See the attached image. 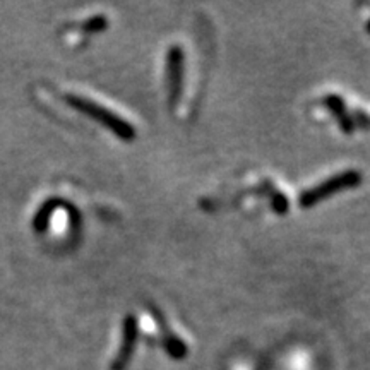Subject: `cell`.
Wrapping results in <instances>:
<instances>
[{
  "label": "cell",
  "mask_w": 370,
  "mask_h": 370,
  "mask_svg": "<svg viewBox=\"0 0 370 370\" xmlns=\"http://www.w3.org/2000/svg\"><path fill=\"white\" fill-rule=\"evenodd\" d=\"M135 341H137V322L134 315H127L124 319V336H122V345L117 353V358L111 363V370H124L131 360L134 352Z\"/></svg>",
  "instance_id": "cell-3"
},
{
  "label": "cell",
  "mask_w": 370,
  "mask_h": 370,
  "mask_svg": "<svg viewBox=\"0 0 370 370\" xmlns=\"http://www.w3.org/2000/svg\"><path fill=\"white\" fill-rule=\"evenodd\" d=\"M83 28L86 29V31H91V33L103 31V29L107 28V19L101 18V16H94V18H91L90 21L84 23Z\"/></svg>",
  "instance_id": "cell-7"
},
{
  "label": "cell",
  "mask_w": 370,
  "mask_h": 370,
  "mask_svg": "<svg viewBox=\"0 0 370 370\" xmlns=\"http://www.w3.org/2000/svg\"><path fill=\"white\" fill-rule=\"evenodd\" d=\"M324 103H326V107L332 111V115H334L336 120H338L341 131H345L346 134L353 132L355 124H353L352 117H349L348 111H346V107H345V103H343L341 98L336 96V94H329V96H326Z\"/></svg>",
  "instance_id": "cell-5"
},
{
  "label": "cell",
  "mask_w": 370,
  "mask_h": 370,
  "mask_svg": "<svg viewBox=\"0 0 370 370\" xmlns=\"http://www.w3.org/2000/svg\"><path fill=\"white\" fill-rule=\"evenodd\" d=\"M165 348L173 358H183L185 353H187V348H185V345L182 343V339L175 338V336L172 334H168L165 338Z\"/></svg>",
  "instance_id": "cell-6"
},
{
  "label": "cell",
  "mask_w": 370,
  "mask_h": 370,
  "mask_svg": "<svg viewBox=\"0 0 370 370\" xmlns=\"http://www.w3.org/2000/svg\"><path fill=\"white\" fill-rule=\"evenodd\" d=\"M360 182H362V175H360L358 172H355V170H346V172L338 173V175L324 180V182H321L319 185H315V187L305 191L304 194L300 196V199H298V202H300L302 208H312L314 204L321 202L322 199L331 198L336 192L345 191V189L355 187Z\"/></svg>",
  "instance_id": "cell-2"
},
{
  "label": "cell",
  "mask_w": 370,
  "mask_h": 370,
  "mask_svg": "<svg viewBox=\"0 0 370 370\" xmlns=\"http://www.w3.org/2000/svg\"><path fill=\"white\" fill-rule=\"evenodd\" d=\"M166 66H168L170 101L175 103L176 98L180 96V91H182V76H183V52L180 47H172V49H170Z\"/></svg>",
  "instance_id": "cell-4"
},
{
  "label": "cell",
  "mask_w": 370,
  "mask_h": 370,
  "mask_svg": "<svg viewBox=\"0 0 370 370\" xmlns=\"http://www.w3.org/2000/svg\"><path fill=\"white\" fill-rule=\"evenodd\" d=\"M369 31H370V23H369Z\"/></svg>",
  "instance_id": "cell-8"
},
{
  "label": "cell",
  "mask_w": 370,
  "mask_h": 370,
  "mask_svg": "<svg viewBox=\"0 0 370 370\" xmlns=\"http://www.w3.org/2000/svg\"><path fill=\"white\" fill-rule=\"evenodd\" d=\"M67 101H69L76 110H79L81 114L88 115V117L93 118V120L100 122L103 127L110 129V131L114 132L118 139H122V141H132V139H134L135 131L132 129V125L129 124V122H125L124 118L118 117V115L111 114L108 108L101 107V105L94 103V101L88 100V98L74 96V94L67 96Z\"/></svg>",
  "instance_id": "cell-1"
}]
</instances>
